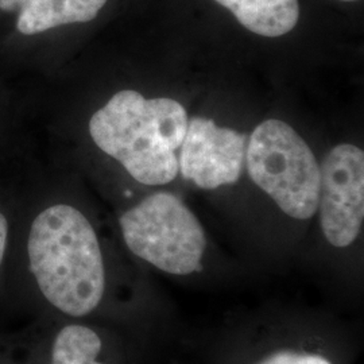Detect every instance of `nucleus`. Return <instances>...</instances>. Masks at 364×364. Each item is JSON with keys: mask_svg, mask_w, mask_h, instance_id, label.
<instances>
[{"mask_svg": "<svg viewBox=\"0 0 364 364\" xmlns=\"http://www.w3.org/2000/svg\"><path fill=\"white\" fill-rule=\"evenodd\" d=\"M246 141L245 134L219 127L212 119H191L178 159L182 177L201 189L235 183L243 168Z\"/></svg>", "mask_w": 364, "mask_h": 364, "instance_id": "nucleus-6", "label": "nucleus"}, {"mask_svg": "<svg viewBox=\"0 0 364 364\" xmlns=\"http://www.w3.org/2000/svg\"><path fill=\"white\" fill-rule=\"evenodd\" d=\"M250 31L262 37H281L299 22V0H216Z\"/></svg>", "mask_w": 364, "mask_h": 364, "instance_id": "nucleus-8", "label": "nucleus"}, {"mask_svg": "<svg viewBox=\"0 0 364 364\" xmlns=\"http://www.w3.org/2000/svg\"><path fill=\"white\" fill-rule=\"evenodd\" d=\"M119 225L131 252L158 270L171 275L201 272L205 232L177 196H147L119 218Z\"/></svg>", "mask_w": 364, "mask_h": 364, "instance_id": "nucleus-4", "label": "nucleus"}, {"mask_svg": "<svg viewBox=\"0 0 364 364\" xmlns=\"http://www.w3.org/2000/svg\"><path fill=\"white\" fill-rule=\"evenodd\" d=\"M321 228L335 247H348L364 218V154L353 144H338L320 166L318 207Z\"/></svg>", "mask_w": 364, "mask_h": 364, "instance_id": "nucleus-5", "label": "nucleus"}, {"mask_svg": "<svg viewBox=\"0 0 364 364\" xmlns=\"http://www.w3.org/2000/svg\"><path fill=\"white\" fill-rule=\"evenodd\" d=\"M186 127L188 115L178 102L120 90L90 114L87 136L102 156L115 161L135 181L156 186L176 178L177 150Z\"/></svg>", "mask_w": 364, "mask_h": 364, "instance_id": "nucleus-2", "label": "nucleus"}, {"mask_svg": "<svg viewBox=\"0 0 364 364\" xmlns=\"http://www.w3.org/2000/svg\"><path fill=\"white\" fill-rule=\"evenodd\" d=\"M11 237V220L4 209L0 207V267L4 262Z\"/></svg>", "mask_w": 364, "mask_h": 364, "instance_id": "nucleus-11", "label": "nucleus"}, {"mask_svg": "<svg viewBox=\"0 0 364 364\" xmlns=\"http://www.w3.org/2000/svg\"><path fill=\"white\" fill-rule=\"evenodd\" d=\"M26 255L43 297L72 317H84L102 302L105 266L97 232L72 204L54 201L28 223Z\"/></svg>", "mask_w": 364, "mask_h": 364, "instance_id": "nucleus-1", "label": "nucleus"}, {"mask_svg": "<svg viewBox=\"0 0 364 364\" xmlns=\"http://www.w3.org/2000/svg\"><path fill=\"white\" fill-rule=\"evenodd\" d=\"M341 1H358V0H341Z\"/></svg>", "mask_w": 364, "mask_h": 364, "instance_id": "nucleus-13", "label": "nucleus"}, {"mask_svg": "<svg viewBox=\"0 0 364 364\" xmlns=\"http://www.w3.org/2000/svg\"><path fill=\"white\" fill-rule=\"evenodd\" d=\"M31 150L26 95L0 76V165L10 164Z\"/></svg>", "mask_w": 364, "mask_h": 364, "instance_id": "nucleus-7", "label": "nucleus"}, {"mask_svg": "<svg viewBox=\"0 0 364 364\" xmlns=\"http://www.w3.org/2000/svg\"><path fill=\"white\" fill-rule=\"evenodd\" d=\"M25 3L26 0H0V16L11 21Z\"/></svg>", "mask_w": 364, "mask_h": 364, "instance_id": "nucleus-12", "label": "nucleus"}, {"mask_svg": "<svg viewBox=\"0 0 364 364\" xmlns=\"http://www.w3.org/2000/svg\"><path fill=\"white\" fill-rule=\"evenodd\" d=\"M100 351L102 340L93 329L66 326L54 338L52 364H105L97 360Z\"/></svg>", "mask_w": 364, "mask_h": 364, "instance_id": "nucleus-9", "label": "nucleus"}, {"mask_svg": "<svg viewBox=\"0 0 364 364\" xmlns=\"http://www.w3.org/2000/svg\"><path fill=\"white\" fill-rule=\"evenodd\" d=\"M248 174L287 216L306 220L318 207L320 166L311 147L287 123L266 120L247 149Z\"/></svg>", "mask_w": 364, "mask_h": 364, "instance_id": "nucleus-3", "label": "nucleus"}, {"mask_svg": "<svg viewBox=\"0 0 364 364\" xmlns=\"http://www.w3.org/2000/svg\"><path fill=\"white\" fill-rule=\"evenodd\" d=\"M259 364H332L321 355L306 352L279 351L267 356Z\"/></svg>", "mask_w": 364, "mask_h": 364, "instance_id": "nucleus-10", "label": "nucleus"}]
</instances>
